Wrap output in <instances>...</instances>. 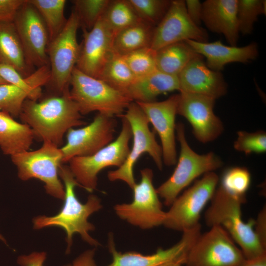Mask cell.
<instances>
[{
    "label": "cell",
    "mask_w": 266,
    "mask_h": 266,
    "mask_svg": "<svg viewBox=\"0 0 266 266\" xmlns=\"http://www.w3.org/2000/svg\"><path fill=\"white\" fill-rule=\"evenodd\" d=\"M33 131L34 138L59 147L67 131L86 125L69 89L60 95H51L42 100L27 99L19 116Z\"/></svg>",
    "instance_id": "cell-1"
},
{
    "label": "cell",
    "mask_w": 266,
    "mask_h": 266,
    "mask_svg": "<svg viewBox=\"0 0 266 266\" xmlns=\"http://www.w3.org/2000/svg\"><path fill=\"white\" fill-rule=\"evenodd\" d=\"M59 177L65 188L64 203L59 213L53 216H40L34 218L33 228L40 229L50 226L59 227L66 233L67 252H69L72 243V236L79 233L83 240L92 246L100 244L92 237L89 232L95 229L88 222L89 216L102 208L100 199L96 195L88 196L86 203H81L75 194V187L79 186L68 166L62 164L59 170Z\"/></svg>",
    "instance_id": "cell-2"
},
{
    "label": "cell",
    "mask_w": 266,
    "mask_h": 266,
    "mask_svg": "<svg viewBox=\"0 0 266 266\" xmlns=\"http://www.w3.org/2000/svg\"><path fill=\"white\" fill-rule=\"evenodd\" d=\"M246 200L230 195L219 185L204 213V221L210 228L214 226L223 228L245 259L252 260L266 255V248L261 244L254 232L255 220L251 219L246 223L242 219L241 206Z\"/></svg>",
    "instance_id": "cell-3"
},
{
    "label": "cell",
    "mask_w": 266,
    "mask_h": 266,
    "mask_svg": "<svg viewBox=\"0 0 266 266\" xmlns=\"http://www.w3.org/2000/svg\"><path fill=\"white\" fill-rule=\"evenodd\" d=\"M176 138L180 153L176 166L171 175L156 189L166 206H170L180 193L197 178L221 167L223 162L214 152L199 154L189 145L183 123L176 125Z\"/></svg>",
    "instance_id": "cell-4"
},
{
    "label": "cell",
    "mask_w": 266,
    "mask_h": 266,
    "mask_svg": "<svg viewBox=\"0 0 266 266\" xmlns=\"http://www.w3.org/2000/svg\"><path fill=\"white\" fill-rule=\"evenodd\" d=\"M69 94L82 115L94 111L109 117H119L133 100L124 92L90 76L75 67L70 81Z\"/></svg>",
    "instance_id": "cell-5"
},
{
    "label": "cell",
    "mask_w": 266,
    "mask_h": 266,
    "mask_svg": "<svg viewBox=\"0 0 266 266\" xmlns=\"http://www.w3.org/2000/svg\"><path fill=\"white\" fill-rule=\"evenodd\" d=\"M122 115L130 125L133 144L124 164L117 169L108 171L107 177L110 181H122L132 189L136 183L134 166L139 157L147 153L161 170L163 167L162 151L156 139L155 132L150 130L148 119L136 102L132 101Z\"/></svg>",
    "instance_id": "cell-6"
},
{
    "label": "cell",
    "mask_w": 266,
    "mask_h": 266,
    "mask_svg": "<svg viewBox=\"0 0 266 266\" xmlns=\"http://www.w3.org/2000/svg\"><path fill=\"white\" fill-rule=\"evenodd\" d=\"M122 127L117 137L95 154L85 157H75L69 162V167L80 187L92 192L98 185L100 172L109 166L120 167L130 150L132 132L128 120L122 115Z\"/></svg>",
    "instance_id": "cell-7"
},
{
    "label": "cell",
    "mask_w": 266,
    "mask_h": 266,
    "mask_svg": "<svg viewBox=\"0 0 266 266\" xmlns=\"http://www.w3.org/2000/svg\"><path fill=\"white\" fill-rule=\"evenodd\" d=\"M11 159L21 180L38 179L44 183L47 194L57 199L64 200L65 188L59 175V167L63 164L60 148L44 141L39 149L14 155Z\"/></svg>",
    "instance_id": "cell-8"
},
{
    "label": "cell",
    "mask_w": 266,
    "mask_h": 266,
    "mask_svg": "<svg viewBox=\"0 0 266 266\" xmlns=\"http://www.w3.org/2000/svg\"><path fill=\"white\" fill-rule=\"evenodd\" d=\"M79 20L73 11L60 33L48 43L47 52L50 77L47 85L53 92L60 95L69 89L72 72L76 66L80 51L77 40Z\"/></svg>",
    "instance_id": "cell-9"
},
{
    "label": "cell",
    "mask_w": 266,
    "mask_h": 266,
    "mask_svg": "<svg viewBox=\"0 0 266 266\" xmlns=\"http://www.w3.org/2000/svg\"><path fill=\"white\" fill-rule=\"evenodd\" d=\"M219 181L218 175L210 172L178 196L166 212L163 225L183 232L200 224V214L212 199Z\"/></svg>",
    "instance_id": "cell-10"
},
{
    "label": "cell",
    "mask_w": 266,
    "mask_h": 266,
    "mask_svg": "<svg viewBox=\"0 0 266 266\" xmlns=\"http://www.w3.org/2000/svg\"><path fill=\"white\" fill-rule=\"evenodd\" d=\"M140 181L132 190L133 201L129 203L117 204L114 207L117 215L130 224L144 229L163 225L166 212L153 183V171L149 168L140 170Z\"/></svg>",
    "instance_id": "cell-11"
},
{
    "label": "cell",
    "mask_w": 266,
    "mask_h": 266,
    "mask_svg": "<svg viewBox=\"0 0 266 266\" xmlns=\"http://www.w3.org/2000/svg\"><path fill=\"white\" fill-rule=\"evenodd\" d=\"M245 259L222 227L214 226L199 236L189 251L185 266H238Z\"/></svg>",
    "instance_id": "cell-12"
},
{
    "label": "cell",
    "mask_w": 266,
    "mask_h": 266,
    "mask_svg": "<svg viewBox=\"0 0 266 266\" xmlns=\"http://www.w3.org/2000/svg\"><path fill=\"white\" fill-rule=\"evenodd\" d=\"M13 23L28 66L32 69L49 65L48 31L38 11L29 0H25L19 8Z\"/></svg>",
    "instance_id": "cell-13"
},
{
    "label": "cell",
    "mask_w": 266,
    "mask_h": 266,
    "mask_svg": "<svg viewBox=\"0 0 266 266\" xmlns=\"http://www.w3.org/2000/svg\"><path fill=\"white\" fill-rule=\"evenodd\" d=\"M117 123L115 118L98 113L85 126L66 132V143L61 148L63 163L75 157L91 156L114 139Z\"/></svg>",
    "instance_id": "cell-14"
},
{
    "label": "cell",
    "mask_w": 266,
    "mask_h": 266,
    "mask_svg": "<svg viewBox=\"0 0 266 266\" xmlns=\"http://www.w3.org/2000/svg\"><path fill=\"white\" fill-rule=\"evenodd\" d=\"M215 100L199 94H179L177 114L188 121L195 138L203 143L215 140L224 131L222 122L214 112Z\"/></svg>",
    "instance_id": "cell-15"
},
{
    "label": "cell",
    "mask_w": 266,
    "mask_h": 266,
    "mask_svg": "<svg viewBox=\"0 0 266 266\" xmlns=\"http://www.w3.org/2000/svg\"><path fill=\"white\" fill-rule=\"evenodd\" d=\"M206 31L195 25L188 15L185 0H171L166 14L155 27L150 48L157 51L166 46L191 40L208 42Z\"/></svg>",
    "instance_id": "cell-16"
},
{
    "label": "cell",
    "mask_w": 266,
    "mask_h": 266,
    "mask_svg": "<svg viewBox=\"0 0 266 266\" xmlns=\"http://www.w3.org/2000/svg\"><path fill=\"white\" fill-rule=\"evenodd\" d=\"M83 40L76 67L84 73L99 79L106 63L114 55V36L100 18L90 30L82 29Z\"/></svg>",
    "instance_id": "cell-17"
},
{
    "label": "cell",
    "mask_w": 266,
    "mask_h": 266,
    "mask_svg": "<svg viewBox=\"0 0 266 266\" xmlns=\"http://www.w3.org/2000/svg\"><path fill=\"white\" fill-rule=\"evenodd\" d=\"M178 100L179 94H175L161 101L136 102L160 137L163 164L167 166L175 165L177 161L175 116Z\"/></svg>",
    "instance_id": "cell-18"
},
{
    "label": "cell",
    "mask_w": 266,
    "mask_h": 266,
    "mask_svg": "<svg viewBox=\"0 0 266 266\" xmlns=\"http://www.w3.org/2000/svg\"><path fill=\"white\" fill-rule=\"evenodd\" d=\"M200 224L182 232L180 240L172 247L159 248L151 255H143L135 252L122 253L117 251L113 236L110 234L108 248L112 256V262L107 266H157L172 261L187 257L191 247L201 234Z\"/></svg>",
    "instance_id": "cell-19"
},
{
    "label": "cell",
    "mask_w": 266,
    "mask_h": 266,
    "mask_svg": "<svg viewBox=\"0 0 266 266\" xmlns=\"http://www.w3.org/2000/svg\"><path fill=\"white\" fill-rule=\"evenodd\" d=\"M202 57L193 59L178 74L179 91L216 100L227 94L228 85L222 73L209 68Z\"/></svg>",
    "instance_id": "cell-20"
},
{
    "label": "cell",
    "mask_w": 266,
    "mask_h": 266,
    "mask_svg": "<svg viewBox=\"0 0 266 266\" xmlns=\"http://www.w3.org/2000/svg\"><path fill=\"white\" fill-rule=\"evenodd\" d=\"M198 54L206 59V65L211 69L220 72L228 64L246 63L255 60L258 56V46L256 42L243 46L225 45L221 41L199 42L185 41Z\"/></svg>",
    "instance_id": "cell-21"
},
{
    "label": "cell",
    "mask_w": 266,
    "mask_h": 266,
    "mask_svg": "<svg viewBox=\"0 0 266 266\" xmlns=\"http://www.w3.org/2000/svg\"><path fill=\"white\" fill-rule=\"evenodd\" d=\"M237 0H206L202 2V22L211 32L223 34L231 46L239 38Z\"/></svg>",
    "instance_id": "cell-22"
},
{
    "label": "cell",
    "mask_w": 266,
    "mask_h": 266,
    "mask_svg": "<svg viewBox=\"0 0 266 266\" xmlns=\"http://www.w3.org/2000/svg\"><path fill=\"white\" fill-rule=\"evenodd\" d=\"M179 90L177 76L158 69L145 76L136 78L126 91L133 101L149 102L163 93Z\"/></svg>",
    "instance_id": "cell-23"
},
{
    "label": "cell",
    "mask_w": 266,
    "mask_h": 266,
    "mask_svg": "<svg viewBox=\"0 0 266 266\" xmlns=\"http://www.w3.org/2000/svg\"><path fill=\"white\" fill-rule=\"evenodd\" d=\"M34 138L28 125L0 111V148L4 154L11 156L29 150Z\"/></svg>",
    "instance_id": "cell-24"
},
{
    "label": "cell",
    "mask_w": 266,
    "mask_h": 266,
    "mask_svg": "<svg viewBox=\"0 0 266 266\" xmlns=\"http://www.w3.org/2000/svg\"><path fill=\"white\" fill-rule=\"evenodd\" d=\"M0 64L12 66L24 77L33 73L13 22H0Z\"/></svg>",
    "instance_id": "cell-25"
},
{
    "label": "cell",
    "mask_w": 266,
    "mask_h": 266,
    "mask_svg": "<svg viewBox=\"0 0 266 266\" xmlns=\"http://www.w3.org/2000/svg\"><path fill=\"white\" fill-rule=\"evenodd\" d=\"M155 26L140 20L117 33L113 40L114 54L124 56L144 48L150 47Z\"/></svg>",
    "instance_id": "cell-26"
},
{
    "label": "cell",
    "mask_w": 266,
    "mask_h": 266,
    "mask_svg": "<svg viewBox=\"0 0 266 266\" xmlns=\"http://www.w3.org/2000/svg\"><path fill=\"white\" fill-rule=\"evenodd\" d=\"M200 55L186 41L174 43L156 51L157 69L169 75L178 76L193 59Z\"/></svg>",
    "instance_id": "cell-27"
},
{
    "label": "cell",
    "mask_w": 266,
    "mask_h": 266,
    "mask_svg": "<svg viewBox=\"0 0 266 266\" xmlns=\"http://www.w3.org/2000/svg\"><path fill=\"white\" fill-rule=\"evenodd\" d=\"M0 76L7 83L26 92L28 99L38 100L42 96L41 86L48 83L50 70L49 65L45 66L24 77L12 66L0 64Z\"/></svg>",
    "instance_id": "cell-28"
},
{
    "label": "cell",
    "mask_w": 266,
    "mask_h": 266,
    "mask_svg": "<svg viewBox=\"0 0 266 266\" xmlns=\"http://www.w3.org/2000/svg\"><path fill=\"white\" fill-rule=\"evenodd\" d=\"M101 18L114 35L141 20L129 0H110Z\"/></svg>",
    "instance_id": "cell-29"
},
{
    "label": "cell",
    "mask_w": 266,
    "mask_h": 266,
    "mask_svg": "<svg viewBox=\"0 0 266 266\" xmlns=\"http://www.w3.org/2000/svg\"><path fill=\"white\" fill-rule=\"evenodd\" d=\"M36 9L47 28L49 42L62 31L67 19L64 16L66 0H29Z\"/></svg>",
    "instance_id": "cell-30"
},
{
    "label": "cell",
    "mask_w": 266,
    "mask_h": 266,
    "mask_svg": "<svg viewBox=\"0 0 266 266\" xmlns=\"http://www.w3.org/2000/svg\"><path fill=\"white\" fill-rule=\"evenodd\" d=\"M99 79L126 94L136 78L123 56L114 54L104 66Z\"/></svg>",
    "instance_id": "cell-31"
},
{
    "label": "cell",
    "mask_w": 266,
    "mask_h": 266,
    "mask_svg": "<svg viewBox=\"0 0 266 266\" xmlns=\"http://www.w3.org/2000/svg\"><path fill=\"white\" fill-rule=\"evenodd\" d=\"M265 0H237V19L239 33L243 35L252 33L259 16L266 15Z\"/></svg>",
    "instance_id": "cell-32"
},
{
    "label": "cell",
    "mask_w": 266,
    "mask_h": 266,
    "mask_svg": "<svg viewBox=\"0 0 266 266\" xmlns=\"http://www.w3.org/2000/svg\"><path fill=\"white\" fill-rule=\"evenodd\" d=\"M251 183V174L247 168L235 166L223 172L220 186L230 195L246 199V193Z\"/></svg>",
    "instance_id": "cell-33"
},
{
    "label": "cell",
    "mask_w": 266,
    "mask_h": 266,
    "mask_svg": "<svg viewBox=\"0 0 266 266\" xmlns=\"http://www.w3.org/2000/svg\"><path fill=\"white\" fill-rule=\"evenodd\" d=\"M110 0H74L73 11L78 17L80 26L92 29L102 16Z\"/></svg>",
    "instance_id": "cell-34"
},
{
    "label": "cell",
    "mask_w": 266,
    "mask_h": 266,
    "mask_svg": "<svg viewBox=\"0 0 266 266\" xmlns=\"http://www.w3.org/2000/svg\"><path fill=\"white\" fill-rule=\"evenodd\" d=\"M122 56L136 78L157 70L156 51L150 47L139 49Z\"/></svg>",
    "instance_id": "cell-35"
},
{
    "label": "cell",
    "mask_w": 266,
    "mask_h": 266,
    "mask_svg": "<svg viewBox=\"0 0 266 266\" xmlns=\"http://www.w3.org/2000/svg\"><path fill=\"white\" fill-rule=\"evenodd\" d=\"M139 17L156 26L167 11L170 0H129Z\"/></svg>",
    "instance_id": "cell-36"
},
{
    "label": "cell",
    "mask_w": 266,
    "mask_h": 266,
    "mask_svg": "<svg viewBox=\"0 0 266 266\" xmlns=\"http://www.w3.org/2000/svg\"><path fill=\"white\" fill-rule=\"evenodd\" d=\"M27 99V93L21 89L8 83L0 84V111L19 117Z\"/></svg>",
    "instance_id": "cell-37"
},
{
    "label": "cell",
    "mask_w": 266,
    "mask_h": 266,
    "mask_svg": "<svg viewBox=\"0 0 266 266\" xmlns=\"http://www.w3.org/2000/svg\"><path fill=\"white\" fill-rule=\"evenodd\" d=\"M233 143V147L237 151L246 155L252 153L261 154L266 151V133L264 131L247 132L240 131Z\"/></svg>",
    "instance_id": "cell-38"
},
{
    "label": "cell",
    "mask_w": 266,
    "mask_h": 266,
    "mask_svg": "<svg viewBox=\"0 0 266 266\" xmlns=\"http://www.w3.org/2000/svg\"><path fill=\"white\" fill-rule=\"evenodd\" d=\"M25 0H0V22H13Z\"/></svg>",
    "instance_id": "cell-39"
},
{
    "label": "cell",
    "mask_w": 266,
    "mask_h": 266,
    "mask_svg": "<svg viewBox=\"0 0 266 266\" xmlns=\"http://www.w3.org/2000/svg\"><path fill=\"white\" fill-rule=\"evenodd\" d=\"M186 10L191 21L200 26L202 22V2L199 0H185Z\"/></svg>",
    "instance_id": "cell-40"
},
{
    "label": "cell",
    "mask_w": 266,
    "mask_h": 266,
    "mask_svg": "<svg viewBox=\"0 0 266 266\" xmlns=\"http://www.w3.org/2000/svg\"><path fill=\"white\" fill-rule=\"evenodd\" d=\"M254 232L261 244L266 248V208L265 206L255 220Z\"/></svg>",
    "instance_id": "cell-41"
},
{
    "label": "cell",
    "mask_w": 266,
    "mask_h": 266,
    "mask_svg": "<svg viewBox=\"0 0 266 266\" xmlns=\"http://www.w3.org/2000/svg\"><path fill=\"white\" fill-rule=\"evenodd\" d=\"M46 258V253L34 252L29 255L19 256L17 263L20 266H43Z\"/></svg>",
    "instance_id": "cell-42"
},
{
    "label": "cell",
    "mask_w": 266,
    "mask_h": 266,
    "mask_svg": "<svg viewBox=\"0 0 266 266\" xmlns=\"http://www.w3.org/2000/svg\"><path fill=\"white\" fill-rule=\"evenodd\" d=\"M95 249L87 250L77 257L72 264L64 266H97L95 261Z\"/></svg>",
    "instance_id": "cell-43"
},
{
    "label": "cell",
    "mask_w": 266,
    "mask_h": 266,
    "mask_svg": "<svg viewBox=\"0 0 266 266\" xmlns=\"http://www.w3.org/2000/svg\"><path fill=\"white\" fill-rule=\"evenodd\" d=\"M238 266H266V255L252 260H246Z\"/></svg>",
    "instance_id": "cell-44"
},
{
    "label": "cell",
    "mask_w": 266,
    "mask_h": 266,
    "mask_svg": "<svg viewBox=\"0 0 266 266\" xmlns=\"http://www.w3.org/2000/svg\"><path fill=\"white\" fill-rule=\"evenodd\" d=\"M186 258H182L178 260L168 262L157 266H183L184 265Z\"/></svg>",
    "instance_id": "cell-45"
},
{
    "label": "cell",
    "mask_w": 266,
    "mask_h": 266,
    "mask_svg": "<svg viewBox=\"0 0 266 266\" xmlns=\"http://www.w3.org/2000/svg\"><path fill=\"white\" fill-rule=\"evenodd\" d=\"M0 240L5 243H6V241L5 239L3 237V236L0 233Z\"/></svg>",
    "instance_id": "cell-46"
},
{
    "label": "cell",
    "mask_w": 266,
    "mask_h": 266,
    "mask_svg": "<svg viewBox=\"0 0 266 266\" xmlns=\"http://www.w3.org/2000/svg\"><path fill=\"white\" fill-rule=\"evenodd\" d=\"M7 84L0 76V84Z\"/></svg>",
    "instance_id": "cell-47"
}]
</instances>
